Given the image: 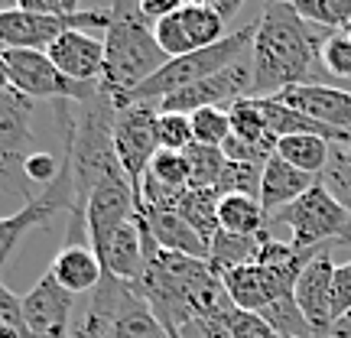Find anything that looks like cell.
Here are the masks:
<instances>
[{
    "instance_id": "4dcf8cb0",
    "label": "cell",
    "mask_w": 351,
    "mask_h": 338,
    "mask_svg": "<svg viewBox=\"0 0 351 338\" xmlns=\"http://www.w3.org/2000/svg\"><path fill=\"white\" fill-rule=\"evenodd\" d=\"M189 121H192V137L202 147H225V140L231 137V117L225 108H202L189 114Z\"/></svg>"
},
{
    "instance_id": "f35d334b",
    "label": "cell",
    "mask_w": 351,
    "mask_h": 338,
    "mask_svg": "<svg viewBox=\"0 0 351 338\" xmlns=\"http://www.w3.org/2000/svg\"><path fill=\"white\" fill-rule=\"evenodd\" d=\"M0 326L20 328V335H23V302H20V296H13L7 289L3 280H0Z\"/></svg>"
},
{
    "instance_id": "f6af8a7d",
    "label": "cell",
    "mask_w": 351,
    "mask_h": 338,
    "mask_svg": "<svg viewBox=\"0 0 351 338\" xmlns=\"http://www.w3.org/2000/svg\"><path fill=\"white\" fill-rule=\"evenodd\" d=\"M345 33H348V39H351V26H348V29H345Z\"/></svg>"
},
{
    "instance_id": "7a4b0ae2",
    "label": "cell",
    "mask_w": 351,
    "mask_h": 338,
    "mask_svg": "<svg viewBox=\"0 0 351 338\" xmlns=\"http://www.w3.org/2000/svg\"><path fill=\"white\" fill-rule=\"evenodd\" d=\"M114 117L117 104L98 91L91 101L75 104V101H56V121L62 127L65 160L72 169V189H75V205H72V225H69V241L78 244L85 231V205L91 192L108 182V179H127L117 153H114Z\"/></svg>"
},
{
    "instance_id": "603a6c76",
    "label": "cell",
    "mask_w": 351,
    "mask_h": 338,
    "mask_svg": "<svg viewBox=\"0 0 351 338\" xmlns=\"http://www.w3.org/2000/svg\"><path fill=\"white\" fill-rule=\"evenodd\" d=\"M218 202H221V195L215 189H186L176 205V215L202 241H208V248H212V238L218 234Z\"/></svg>"
},
{
    "instance_id": "277c9868",
    "label": "cell",
    "mask_w": 351,
    "mask_h": 338,
    "mask_svg": "<svg viewBox=\"0 0 351 338\" xmlns=\"http://www.w3.org/2000/svg\"><path fill=\"white\" fill-rule=\"evenodd\" d=\"M254 29H257V23L241 26V29L228 33L221 43H215L208 49H195V52H189V56L169 59L156 75L147 78V82L140 88H134L130 95L114 98V104H117V108H124V104H153V101H163L166 95H173V91H182V88L195 85L202 78L218 75L221 69L241 62L244 56H251Z\"/></svg>"
},
{
    "instance_id": "ba28073f",
    "label": "cell",
    "mask_w": 351,
    "mask_h": 338,
    "mask_svg": "<svg viewBox=\"0 0 351 338\" xmlns=\"http://www.w3.org/2000/svg\"><path fill=\"white\" fill-rule=\"evenodd\" d=\"M7 59V69H10V88H16L26 98H52V101H75V104H85L98 95L101 88L85 85V82H72L65 78L46 52H33V49H10L3 52Z\"/></svg>"
},
{
    "instance_id": "484cf974",
    "label": "cell",
    "mask_w": 351,
    "mask_h": 338,
    "mask_svg": "<svg viewBox=\"0 0 351 338\" xmlns=\"http://www.w3.org/2000/svg\"><path fill=\"white\" fill-rule=\"evenodd\" d=\"M104 338H169L160 319L150 313V306L143 300H134L127 309L114 315V322L108 326Z\"/></svg>"
},
{
    "instance_id": "1f68e13d",
    "label": "cell",
    "mask_w": 351,
    "mask_h": 338,
    "mask_svg": "<svg viewBox=\"0 0 351 338\" xmlns=\"http://www.w3.org/2000/svg\"><path fill=\"white\" fill-rule=\"evenodd\" d=\"M319 182L328 189V195L339 202L341 208L351 215V156L341 147H332V160L322 169Z\"/></svg>"
},
{
    "instance_id": "d6a6232c",
    "label": "cell",
    "mask_w": 351,
    "mask_h": 338,
    "mask_svg": "<svg viewBox=\"0 0 351 338\" xmlns=\"http://www.w3.org/2000/svg\"><path fill=\"white\" fill-rule=\"evenodd\" d=\"M261 176L263 166H251V163H225V173L218 179L215 192L218 195H261Z\"/></svg>"
},
{
    "instance_id": "74e56055",
    "label": "cell",
    "mask_w": 351,
    "mask_h": 338,
    "mask_svg": "<svg viewBox=\"0 0 351 338\" xmlns=\"http://www.w3.org/2000/svg\"><path fill=\"white\" fill-rule=\"evenodd\" d=\"M351 313V261L335 267V280H332V319L339 322L341 315Z\"/></svg>"
},
{
    "instance_id": "f546056e",
    "label": "cell",
    "mask_w": 351,
    "mask_h": 338,
    "mask_svg": "<svg viewBox=\"0 0 351 338\" xmlns=\"http://www.w3.org/2000/svg\"><path fill=\"white\" fill-rule=\"evenodd\" d=\"M189 160V189H215L218 179L225 173V153L221 147H202V143H192L186 150Z\"/></svg>"
},
{
    "instance_id": "52a82bcc",
    "label": "cell",
    "mask_w": 351,
    "mask_h": 338,
    "mask_svg": "<svg viewBox=\"0 0 351 338\" xmlns=\"http://www.w3.org/2000/svg\"><path fill=\"white\" fill-rule=\"evenodd\" d=\"M108 23H111V3L108 7H95V10H78L72 16H65V20L29 13L20 3L16 7H0V52H10V49L46 52L65 29L88 33V26L108 29Z\"/></svg>"
},
{
    "instance_id": "d6986e66",
    "label": "cell",
    "mask_w": 351,
    "mask_h": 338,
    "mask_svg": "<svg viewBox=\"0 0 351 338\" xmlns=\"http://www.w3.org/2000/svg\"><path fill=\"white\" fill-rule=\"evenodd\" d=\"M319 179L309 173H300L296 166H289L283 156H270L267 166H263V176H261V208L267 212V218H274L280 208H287L293 202L306 195L309 189L315 186Z\"/></svg>"
},
{
    "instance_id": "8992f818",
    "label": "cell",
    "mask_w": 351,
    "mask_h": 338,
    "mask_svg": "<svg viewBox=\"0 0 351 338\" xmlns=\"http://www.w3.org/2000/svg\"><path fill=\"white\" fill-rule=\"evenodd\" d=\"M270 225H287L289 244L300 251H322L328 241H351V215L328 195L322 182H315L293 205L280 208Z\"/></svg>"
},
{
    "instance_id": "4316f807",
    "label": "cell",
    "mask_w": 351,
    "mask_h": 338,
    "mask_svg": "<svg viewBox=\"0 0 351 338\" xmlns=\"http://www.w3.org/2000/svg\"><path fill=\"white\" fill-rule=\"evenodd\" d=\"M293 10L328 33H345L351 26V0H293Z\"/></svg>"
},
{
    "instance_id": "7c38bea8",
    "label": "cell",
    "mask_w": 351,
    "mask_h": 338,
    "mask_svg": "<svg viewBox=\"0 0 351 338\" xmlns=\"http://www.w3.org/2000/svg\"><path fill=\"white\" fill-rule=\"evenodd\" d=\"M72 205H75L72 169H69V160L62 156V173H59V179H56L43 195H36V199L29 202V205H23L16 215L0 218V267L13 257V251H16V244L23 241L26 231H33V228H52L56 215H62V212L72 215Z\"/></svg>"
},
{
    "instance_id": "ffe728a7",
    "label": "cell",
    "mask_w": 351,
    "mask_h": 338,
    "mask_svg": "<svg viewBox=\"0 0 351 338\" xmlns=\"http://www.w3.org/2000/svg\"><path fill=\"white\" fill-rule=\"evenodd\" d=\"M140 215H143V221L150 228L153 241H156L163 251L182 254V257H195V261H208V241H202L176 212L140 205Z\"/></svg>"
},
{
    "instance_id": "9c48e42d",
    "label": "cell",
    "mask_w": 351,
    "mask_h": 338,
    "mask_svg": "<svg viewBox=\"0 0 351 338\" xmlns=\"http://www.w3.org/2000/svg\"><path fill=\"white\" fill-rule=\"evenodd\" d=\"M156 117H160L156 104H124V108H117V117H114V153H117V163L124 169L137 202L147 166L160 150L156 147Z\"/></svg>"
},
{
    "instance_id": "ee69618b",
    "label": "cell",
    "mask_w": 351,
    "mask_h": 338,
    "mask_svg": "<svg viewBox=\"0 0 351 338\" xmlns=\"http://www.w3.org/2000/svg\"><path fill=\"white\" fill-rule=\"evenodd\" d=\"M0 338H23V335H20V328H13V326H0Z\"/></svg>"
},
{
    "instance_id": "e0dca14e",
    "label": "cell",
    "mask_w": 351,
    "mask_h": 338,
    "mask_svg": "<svg viewBox=\"0 0 351 338\" xmlns=\"http://www.w3.org/2000/svg\"><path fill=\"white\" fill-rule=\"evenodd\" d=\"M95 257H98L101 270L121 283H130L137 287L143 280V270H147V261H143V234H140V221H127L117 231H111L104 241H98L95 248Z\"/></svg>"
},
{
    "instance_id": "4fadbf2b",
    "label": "cell",
    "mask_w": 351,
    "mask_h": 338,
    "mask_svg": "<svg viewBox=\"0 0 351 338\" xmlns=\"http://www.w3.org/2000/svg\"><path fill=\"white\" fill-rule=\"evenodd\" d=\"M23 302V338H69L72 322H75V300L72 293L56 283V276L46 270L39 276V283Z\"/></svg>"
},
{
    "instance_id": "836d02e7",
    "label": "cell",
    "mask_w": 351,
    "mask_h": 338,
    "mask_svg": "<svg viewBox=\"0 0 351 338\" xmlns=\"http://www.w3.org/2000/svg\"><path fill=\"white\" fill-rule=\"evenodd\" d=\"M195 143L192 121L186 114H160L156 117V147L169 153H186Z\"/></svg>"
},
{
    "instance_id": "7bdbcfd3",
    "label": "cell",
    "mask_w": 351,
    "mask_h": 338,
    "mask_svg": "<svg viewBox=\"0 0 351 338\" xmlns=\"http://www.w3.org/2000/svg\"><path fill=\"white\" fill-rule=\"evenodd\" d=\"M10 88V69H7V59H3V52H0V95Z\"/></svg>"
},
{
    "instance_id": "44dd1931",
    "label": "cell",
    "mask_w": 351,
    "mask_h": 338,
    "mask_svg": "<svg viewBox=\"0 0 351 338\" xmlns=\"http://www.w3.org/2000/svg\"><path fill=\"white\" fill-rule=\"evenodd\" d=\"M49 274L56 276L59 287L75 296V293H91V289L98 287L104 270H101L95 251H88L85 244H65L62 251L52 257Z\"/></svg>"
},
{
    "instance_id": "5b68a950",
    "label": "cell",
    "mask_w": 351,
    "mask_h": 338,
    "mask_svg": "<svg viewBox=\"0 0 351 338\" xmlns=\"http://www.w3.org/2000/svg\"><path fill=\"white\" fill-rule=\"evenodd\" d=\"M33 114H36V101L20 95L16 88H7L0 95V189L20 195L26 205L36 199L23 176L26 160L36 153Z\"/></svg>"
},
{
    "instance_id": "6da1fadb",
    "label": "cell",
    "mask_w": 351,
    "mask_h": 338,
    "mask_svg": "<svg viewBox=\"0 0 351 338\" xmlns=\"http://www.w3.org/2000/svg\"><path fill=\"white\" fill-rule=\"evenodd\" d=\"M328 36V29L306 23L293 3H267L251 43L254 98H276L296 85H322L319 72Z\"/></svg>"
},
{
    "instance_id": "ab89813d",
    "label": "cell",
    "mask_w": 351,
    "mask_h": 338,
    "mask_svg": "<svg viewBox=\"0 0 351 338\" xmlns=\"http://www.w3.org/2000/svg\"><path fill=\"white\" fill-rule=\"evenodd\" d=\"M176 7H179V0H140V13H143L153 26L160 23V20H166Z\"/></svg>"
},
{
    "instance_id": "7402d4cb",
    "label": "cell",
    "mask_w": 351,
    "mask_h": 338,
    "mask_svg": "<svg viewBox=\"0 0 351 338\" xmlns=\"http://www.w3.org/2000/svg\"><path fill=\"white\" fill-rule=\"evenodd\" d=\"M270 228V218L261 208V199L254 195H221L218 202V231L238 234V238H257Z\"/></svg>"
},
{
    "instance_id": "2e32d148",
    "label": "cell",
    "mask_w": 351,
    "mask_h": 338,
    "mask_svg": "<svg viewBox=\"0 0 351 338\" xmlns=\"http://www.w3.org/2000/svg\"><path fill=\"white\" fill-rule=\"evenodd\" d=\"M276 101H283L300 114L313 117L315 124L351 134V91L335 85H296L280 91Z\"/></svg>"
},
{
    "instance_id": "b9f144b4",
    "label": "cell",
    "mask_w": 351,
    "mask_h": 338,
    "mask_svg": "<svg viewBox=\"0 0 351 338\" xmlns=\"http://www.w3.org/2000/svg\"><path fill=\"white\" fill-rule=\"evenodd\" d=\"M328 338H351V313L341 315L339 322L332 326V332H328Z\"/></svg>"
},
{
    "instance_id": "d4e9b609",
    "label": "cell",
    "mask_w": 351,
    "mask_h": 338,
    "mask_svg": "<svg viewBox=\"0 0 351 338\" xmlns=\"http://www.w3.org/2000/svg\"><path fill=\"white\" fill-rule=\"evenodd\" d=\"M261 238L263 234H257V238H238V234L218 231L212 238V248H208V267L221 276L228 270H234V267L254 263V257L261 251Z\"/></svg>"
},
{
    "instance_id": "8fae6325",
    "label": "cell",
    "mask_w": 351,
    "mask_h": 338,
    "mask_svg": "<svg viewBox=\"0 0 351 338\" xmlns=\"http://www.w3.org/2000/svg\"><path fill=\"white\" fill-rule=\"evenodd\" d=\"M225 20L215 13L212 0L208 3H179L166 20L153 26V36L166 52V59H179L195 49H208L228 36Z\"/></svg>"
},
{
    "instance_id": "30bf717a",
    "label": "cell",
    "mask_w": 351,
    "mask_h": 338,
    "mask_svg": "<svg viewBox=\"0 0 351 338\" xmlns=\"http://www.w3.org/2000/svg\"><path fill=\"white\" fill-rule=\"evenodd\" d=\"M241 98H254V65H251V56H244L241 62L228 65L221 69L218 75L212 78H202L195 85L182 88V91H173L166 95L156 111L160 114H195L202 108H231L234 101Z\"/></svg>"
},
{
    "instance_id": "ac0fdd59",
    "label": "cell",
    "mask_w": 351,
    "mask_h": 338,
    "mask_svg": "<svg viewBox=\"0 0 351 338\" xmlns=\"http://www.w3.org/2000/svg\"><path fill=\"white\" fill-rule=\"evenodd\" d=\"M46 56L52 65L72 82H85L95 85L101 82V65H104V39L95 33H82V29H65L62 36L52 43Z\"/></svg>"
},
{
    "instance_id": "8d00e7d4",
    "label": "cell",
    "mask_w": 351,
    "mask_h": 338,
    "mask_svg": "<svg viewBox=\"0 0 351 338\" xmlns=\"http://www.w3.org/2000/svg\"><path fill=\"white\" fill-rule=\"evenodd\" d=\"M59 173H62V156H52V153H46V150H36L29 160H26V166H23L26 182L43 186V192H46V189L59 179Z\"/></svg>"
},
{
    "instance_id": "60d3db41",
    "label": "cell",
    "mask_w": 351,
    "mask_h": 338,
    "mask_svg": "<svg viewBox=\"0 0 351 338\" xmlns=\"http://www.w3.org/2000/svg\"><path fill=\"white\" fill-rule=\"evenodd\" d=\"M212 7H215V13H218V16H221V20H231V16H234V13L241 10V3L238 0H231V3H225V0H212Z\"/></svg>"
},
{
    "instance_id": "5bb4252c",
    "label": "cell",
    "mask_w": 351,
    "mask_h": 338,
    "mask_svg": "<svg viewBox=\"0 0 351 338\" xmlns=\"http://www.w3.org/2000/svg\"><path fill=\"white\" fill-rule=\"evenodd\" d=\"M335 267L328 251H319L313 261L306 263V270L296 280L293 300L300 306V313L306 315V322L313 326L315 338H328L335 319H332V280H335Z\"/></svg>"
},
{
    "instance_id": "e575fe53",
    "label": "cell",
    "mask_w": 351,
    "mask_h": 338,
    "mask_svg": "<svg viewBox=\"0 0 351 338\" xmlns=\"http://www.w3.org/2000/svg\"><path fill=\"white\" fill-rule=\"evenodd\" d=\"M218 326L228 332V338H280L274 328L263 322V315L238 309V306H231V309L218 319Z\"/></svg>"
},
{
    "instance_id": "cb8c5ba5",
    "label": "cell",
    "mask_w": 351,
    "mask_h": 338,
    "mask_svg": "<svg viewBox=\"0 0 351 338\" xmlns=\"http://www.w3.org/2000/svg\"><path fill=\"white\" fill-rule=\"evenodd\" d=\"M332 147L322 137H313V134H296V137H283L276 140V156H283L289 166H296L300 173H309V176H322V169L328 166L332 160Z\"/></svg>"
},
{
    "instance_id": "9a60e30c",
    "label": "cell",
    "mask_w": 351,
    "mask_h": 338,
    "mask_svg": "<svg viewBox=\"0 0 351 338\" xmlns=\"http://www.w3.org/2000/svg\"><path fill=\"white\" fill-rule=\"evenodd\" d=\"M137 208H140V202L127 179H108V182H101L85 205V228H88L91 248L108 238L111 231H117L121 225L134 221Z\"/></svg>"
},
{
    "instance_id": "d590c367",
    "label": "cell",
    "mask_w": 351,
    "mask_h": 338,
    "mask_svg": "<svg viewBox=\"0 0 351 338\" xmlns=\"http://www.w3.org/2000/svg\"><path fill=\"white\" fill-rule=\"evenodd\" d=\"M322 69L335 78H351V39L348 33H332L322 46Z\"/></svg>"
},
{
    "instance_id": "f1b7e54d",
    "label": "cell",
    "mask_w": 351,
    "mask_h": 338,
    "mask_svg": "<svg viewBox=\"0 0 351 338\" xmlns=\"http://www.w3.org/2000/svg\"><path fill=\"white\" fill-rule=\"evenodd\" d=\"M257 315H263V322L274 328L280 338H315L313 326L306 322V315L300 313V306H296L293 296H283V300L270 302Z\"/></svg>"
},
{
    "instance_id": "83f0119b",
    "label": "cell",
    "mask_w": 351,
    "mask_h": 338,
    "mask_svg": "<svg viewBox=\"0 0 351 338\" xmlns=\"http://www.w3.org/2000/svg\"><path fill=\"white\" fill-rule=\"evenodd\" d=\"M228 117H231V134L247 143H276V137L267 130V121H263L261 101L257 98H241L228 108Z\"/></svg>"
},
{
    "instance_id": "3957f363",
    "label": "cell",
    "mask_w": 351,
    "mask_h": 338,
    "mask_svg": "<svg viewBox=\"0 0 351 338\" xmlns=\"http://www.w3.org/2000/svg\"><path fill=\"white\" fill-rule=\"evenodd\" d=\"M169 62L153 36V23L140 13V0L111 3V23L104 29V65L98 88L108 98H124Z\"/></svg>"
}]
</instances>
